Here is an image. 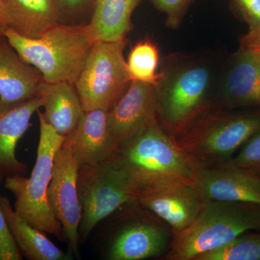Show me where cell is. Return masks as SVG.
Returning <instances> with one entry per match:
<instances>
[{"mask_svg": "<svg viewBox=\"0 0 260 260\" xmlns=\"http://www.w3.org/2000/svg\"><path fill=\"white\" fill-rule=\"evenodd\" d=\"M113 158L138 195L159 186H192L200 167L158 121L119 149Z\"/></svg>", "mask_w": 260, "mask_h": 260, "instance_id": "6da1fadb", "label": "cell"}, {"mask_svg": "<svg viewBox=\"0 0 260 260\" xmlns=\"http://www.w3.org/2000/svg\"><path fill=\"white\" fill-rule=\"evenodd\" d=\"M4 36L22 59L49 83H76L95 43L88 23H59L38 39L22 37L11 29Z\"/></svg>", "mask_w": 260, "mask_h": 260, "instance_id": "7a4b0ae2", "label": "cell"}, {"mask_svg": "<svg viewBox=\"0 0 260 260\" xmlns=\"http://www.w3.org/2000/svg\"><path fill=\"white\" fill-rule=\"evenodd\" d=\"M251 231H260V204L206 201L193 223L174 236L164 259L194 260Z\"/></svg>", "mask_w": 260, "mask_h": 260, "instance_id": "3957f363", "label": "cell"}, {"mask_svg": "<svg viewBox=\"0 0 260 260\" xmlns=\"http://www.w3.org/2000/svg\"><path fill=\"white\" fill-rule=\"evenodd\" d=\"M211 70L203 61L180 60L161 71L157 84L159 123L174 138L211 109Z\"/></svg>", "mask_w": 260, "mask_h": 260, "instance_id": "277c9868", "label": "cell"}, {"mask_svg": "<svg viewBox=\"0 0 260 260\" xmlns=\"http://www.w3.org/2000/svg\"><path fill=\"white\" fill-rule=\"evenodd\" d=\"M260 130V108L232 113L210 109L177 138V144L200 167L228 161Z\"/></svg>", "mask_w": 260, "mask_h": 260, "instance_id": "5b68a950", "label": "cell"}, {"mask_svg": "<svg viewBox=\"0 0 260 260\" xmlns=\"http://www.w3.org/2000/svg\"><path fill=\"white\" fill-rule=\"evenodd\" d=\"M40 123V138L37 161L29 178L24 175L5 178L4 186L15 198L14 210L29 224L59 239H65L62 226L53 213L47 191L51 177L54 157L64 143L65 137L48 124L42 112L37 111Z\"/></svg>", "mask_w": 260, "mask_h": 260, "instance_id": "8992f818", "label": "cell"}, {"mask_svg": "<svg viewBox=\"0 0 260 260\" xmlns=\"http://www.w3.org/2000/svg\"><path fill=\"white\" fill-rule=\"evenodd\" d=\"M127 39L95 42L75 83L84 112H109L132 81L124 56Z\"/></svg>", "mask_w": 260, "mask_h": 260, "instance_id": "52a82bcc", "label": "cell"}, {"mask_svg": "<svg viewBox=\"0 0 260 260\" xmlns=\"http://www.w3.org/2000/svg\"><path fill=\"white\" fill-rule=\"evenodd\" d=\"M78 190L82 206L79 234L86 239L103 219L126 204L136 203L137 191L122 168L112 158L80 168Z\"/></svg>", "mask_w": 260, "mask_h": 260, "instance_id": "ba28073f", "label": "cell"}, {"mask_svg": "<svg viewBox=\"0 0 260 260\" xmlns=\"http://www.w3.org/2000/svg\"><path fill=\"white\" fill-rule=\"evenodd\" d=\"M79 169L69 147L62 144L54 157L52 177L47 191L53 213L62 226L70 252L74 254L78 252L83 213L78 190Z\"/></svg>", "mask_w": 260, "mask_h": 260, "instance_id": "9c48e42d", "label": "cell"}, {"mask_svg": "<svg viewBox=\"0 0 260 260\" xmlns=\"http://www.w3.org/2000/svg\"><path fill=\"white\" fill-rule=\"evenodd\" d=\"M158 121L156 86L137 80L130 82L125 93L107 112L108 126L118 150Z\"/></svg>", "mask_w": 260, "mask_h": 260, "instance_id": "30bf717a", "label": "cell"}, {"mask_svg": "<svg viewBox=\"0 0 260 260\" xmlns=\"http://www.w3.org/2000/svg\"><path fill=\"white\" fill-rule=\"evenodd\" d=\"M192 186L203 201L249 202L260 204V175L224 165L200 167Z\"/></svg>", "mask_w": 260, "mask_h": 260, "instance_id": "8fae6325", "label": "cell"}, {"mask_svg": "<svg viewBox=\"0 0 260 260\" xmlns=\"http://www.w3.org/2000/svg\"><path fill=\"white\" fill-rule=\"evenodd\" d=\"M221 109L260 108V50L239 47L232 56L220 90Z\"/></svg>", "mask_w": 260, "mask_h": 260, "instance_id": "7c38bea8", "label": "cell"}, {"mask_svg": "<svg viewBox=\"0 0 260 260\" xmlns=\"http://www.w3.org/2000/svg\"><path fill=\"white\" fill-rule=\"evenodd\" d=\"M63 144L69 147L79 168L107 161L118 151L108 126L107 112L102 109L84 112Z\"/></svg>", "mask_w": 260, "mask_h": 260, "instance_id": "4fadbf2b", "label": "cell"}, {"mask_svg": "<svg viewBox=\"0 0 260 260\" xmlns=\"http://www.w3.org/2000/svg\"><path fill=\"white\" fill-rule=\"evenodd\" d=\"M205 202L191 186H165L141 191L136 203L167 222L175 236L189 227Z\"/></svg>", "mask_w": 260, "mask_h": 260, "instance_id": "5bb4252c", "label": "cell"}, {"mask_svg": "<svg viewBox=\"0 0 260 260\" xmlns=\"http://www.w3.org/2000/svg\"><path fill=\"white\" fill-rule=\"evenodd\" d=\"M40 96L0 107V185L10 176L25 175L27 166L16 156L19 140L30 125L32 114L42 107Z\"/></svg>", "mask_w": 260, "mask_h": 260, "instance_id": "9a60e30c", "label": "cell"}, {"mask_svg": "<svg viewBox=\"0 0 260 260\" xmlns=\"http://www.w3.org/2000/svg\"><path fill=\"white\" fill-rule=\"evenodd\" d=\"M40 72L25 62L4 37L0 38V107L38 96Z\"/></svg>", "mask_w": 260, "mask_h": 260, "instance_id": "2e32d148", "label": "cell"}, {"mask_svg": "<svg viewBox=\"0 0 260 260\" xmlns=\"http://www.w3.org/2000/svg\"><path fill=\"white\" fill-rule=\"evenodd\" d=\"M38 96L42 98V114L48 124L63 136L71 133L84 113L75 84L43 80Z\"/></svg>", "mask_w": 260, "mask_h": 260, "instance_id": "e0dca14e", "label": "cell"}, {"mask_svg": "<svg viewBox=\"0 0 260 260\" xmlns=\"http://www.w3.org/2000/svg\"><path fill=\"white\" fill-rule=\"evenodd\" d=\"M167 231L152 223H135L122 229L113 241L108 259L140 260L160 255L167 249Z\"/></svg>", "mask_w": 260, "mask_h": 260, "instance_id": "ac0fdd59", "label": "cell"}, {"mask_svg": "<svg viewBox=\"0 0 260 260\" xmlns=\"http://www.w3.org/2000/svg\"><path fill=\"white\" fill-rule=\"evenodd\" d=\"M9 29L28 39L40 38L61 15L54 0H3Z\"/></svg>", "mask_w": 260, "mask_h": 260, "instance_id": "d6986e66", "label": "cell"}, {"mask_svg": "<svg viewBox=\"0 0 260 260\" xmlns=\"http://www.w3.org/2000/svg\"><path fill=\"white\" fill-rule=\"evenodd\" d=\"M3 209L10 232L19 249L27 259L31 260H68L73 259L71 252L58 248L44 234L15 211L6 197L0 196Z\"/></svg>", "mask_w": 260, "mask_h": 260, "instance_id": "ffe728a7", "label": "cell"}, {"mask_svg": "<svg viewBox=\"0 0 260 260\" xmlns=\"http://www.w3.org/2000/svg\"><path fill=\"white\" fill-rule=\"evenodd\" d=\"M141 0H95L89 22L95 42H116L126 39L133 29L131 18Z\"/></svg>", "mask_w": 260, "mask_h": 260, "instance_id": "44dd1931", "label": "cell"}, {"mask_svg": "<svg viewBox=\"0 0 260 260\" xmlns=\"http://www.w3.org/2000/svg\"><path fill=\"white\" fill-rule=\"evenodd\" d=\"M126 63L132 80L153 84L156 86L161 78V72H157L158 49L150 40L137 43L132 48Z\"/></svg>", "mask_w": 260, "mask_h": 260, "instance_id": "7402d4cb", "label": "cell"}, {"mask_svg": "<svg viewBox=\"0 0 260 260\" xmlns=\"http://www.w3.org/2000/svg\"><path fill=\"white\" fill-rule=\"evenodd\" d=\"M194 260H260V231L244 233L225 245L200 254Z\"/></svg>", "mask_w": 260, "mask_h": 260, "instance_id": "603a6c76", "label": "cell"}, {"mask_svg": "<svg viewBox=\"0 0 260 260\" xmlns=\"http://www.w3.org/2000/svg\"><path fill=\"white\" fill-rule=\"evenodd\" d=\"M238 16L248 25L239 47L260 50V0H231Z\"/></svg>", "mask_w": 260, "mask_h": 260, "instance_id": "cb8c5ba5", "label": "cell"}, {"mask_svg": "<svg viewBox=\"0 0 260 260\" xmlns=\"http://www.w3.org/2000/svg\"><path fill=\"white\" fill-rule=\"evenodd\" d=\"M237 153L220 165L242 168L260 175V130L249 138Z\"/></svg>", "mask_w": 260, "mask_h": 260, "instance_id": "d4e9b609", "label": "cell"}, {"mask_svg": "<svg viewBox=\"0 0 260 260\" xmlns=\"http://www.w3.org/2000/svg\"><path fill=\"white\" fill-rule=\"evenodd\" d=\"M155 8L167 16V25L177 28L182 21L191 0H151Z\"/></svg>", "mask_w": 260, "mask_h": 260, "instance_id": "484cf974", "label": "cell"}, {"mask_svg": "<svg viewBox=\"0 0 260 260\" xmlns=\"http://www.w3.org/2000/svg\"><path fill=\"white\" fill-rule=\"evenodd\" d=\"M23 259L21 251L10 232L0 205V260Z\"/></svg>", "mask_w": 260, "mask_h": 260, "instance_id": "4316f807", "label": "cell"}, {"mask_svg": "<svg viewBox=\"0 0 260 260\" xmlns=\"http://www.w3.org/2000/svg\"><path fill=\"white\" fill-rule=\"evenodd\" d=\"M61 18H77L92 10L95 0H54Z\"/></svg>", "mask_w": 260, "mask_h": 260, "instance_id": "83f0119b", "label": "cell"}, {"mask_svg": "<svg viewBox=\"0 0 260 260\" xmlns=\"http://www.w3.org/2000/svg\"><path fill=\"white\" fill-rule=\"evenodd\" d=\"M9 29L8 19L5 11L3 0H0V37H4L5 32Z\"/></svg>", "mask_w": 260, "mask_h": 260, "instance_id": "f1b7e54d", "label": "cell"}, {"mask_svg": "<svg viewBox=\"0 0 260 260\" xmlns=\"http://www.w3.org/2000/svg\"><path fill=\"white\" fill-rule=\"evenodd\" d=\"M0 38H1V37H0Z\"/></svg>", "mask_w": 260, "mask_h": 260, "instance_id": "f546056e", "label": "cell"}]
</instances>
